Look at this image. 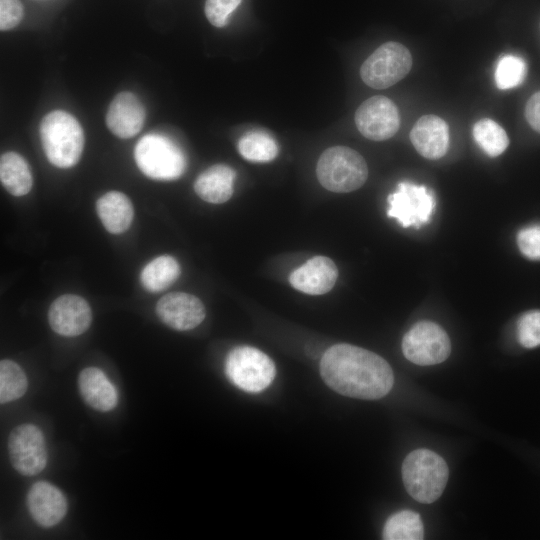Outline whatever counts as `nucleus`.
<instances>
[{
  "instance_id": "obj_10",
  "label": "nucleus",
  "mask_w": 540,
  "mask_h": 540,
  "mask_svg": "<svg viewBox=\"0 0 540 540\" xmlns=\"http://www.w3.org/2000/svg\"><path fill=\"white\" fill-rule=\"evenodd\" d=\"M8 452L13 468L24 476L40 473L47 463L45 438L32 424H22L11 431Z\"/></svg>"
},
{
  "instance_id": "obj_14",
  "label": "nucleus",
  "mask_w": 540,
  "mask_h": 540,
  "mask_svg": "<svg viewBox=\"0 0 540 540\" xmlns=\"http://www.w3.org/2000/svg\"><path fill=\"white\" fill-rule=\"evenodd\" d=\"M146 118L145 107L139 98L128 91L118 93L111 101L106 124L119 138L135 136L143 127Z\"/></svg>"
},
{
  "instance_id": "obj_28",
  "label": "nucleus",
  "mask_w": 540,
  "mask_h": 540,
  "mask_svg": "<svg viewBox=\"0 0 540 540\" xmlns=\"http://www.w3.org/2000/svg\"><path fill=\"white\" fill-rule=\"evenodd\" d=\"M517 337L525 348L540 345V311L534 310L523 314L517 323Z\"/></svg>"
},
{
  "instance_id": "obj_22",
  "label": "nucleus",
  "mask_w": 540,
  "mask_h": 540,
  "mask_svg": "<svg viewBox=\"0 0 540 540\" xmlns=\"http://www.w3.org/2000/svg\"><path fill=\"white\" fill-rule=\"evenodd\" d=\"M177 260L168 255L150 261L141 271L140 281L150 292H160L172 285L180 275Z\"/></svg>"
},
{
  "instance_id": "obj_12",
  "label": "nucleus",
  "mask_w": 540,
  "mask_h": 540,
  "mask_svg": "<svg viewBox=\"0 0 540 540\" xmlns=\"http://www.w3.org/2000/svg\"><path fill=\"white\" fill-rule=\"evenodd\" d=\"M156 313L164 324L178 331L197 327L206 315L202 301L184 292H173L161 297L156 305Z\"/></svg>"
},
{
  "instance_id": "obj_27",
  "label": "nucleus",
  "mask_w": 540,
  "mask_h": 540,
  "mask_svg": "<svg viewBox=\"0 0 540 540\" xmlns=\"http://www.w3.org/2000/svg\"><path fill=\"white\" fill-rule=\"evenodd\" d=\"M527 74V64L523 58L513 54H505L499 58L494 79L497 88L507 90L519 86Z\"/></svg>"
},
{
  "instance_id": "obj_8",
  "label": "nucleus",
  "mask_w": 540,
  "mask_h": 540,
  "mask_svg": "<svg viewBox=\"0 0 540 540\" xmlns=\"http://www.w3.org/2000/svg\"><path fill=\"white\" fill-rule=\"evenodd\" d=\"M402 351L410 362L429 366L443 362L451 352L447 333L438 324L420 321L404 335Z\"/></svg>"
},
{
  "instance_id": "obj_13",
  "label": "nucleus",
  "mask_w": 540,
  "mask_h": 540,
  "mask_svg": "<svg viewBox=\"0 0 540 540\" xmlns=\"http://www.w3.org/2000/svg\"><path fill=\"white\" fill-rule=\"evenodd\" d=\"M50 327L54 332L66 337L84 333L92 321L89 304L82 297L65 294L55 299L48 311Z\"/></svg>"
},
{
  "instance_id": "obj_24",
  "label": "nucleus",
  "mask_w": 540,
  "mask_h": 540,
  "mask_svg": "<svg viewBox=\"0 0 540 540\" xmlns=\"http://www.w3.org/2000/svg\"><path fill=\"white\" fill-rule=\"evenodd\" d=\"M237 147L240 155L251 162H270L278 155L276 141L264 132L255 131L243 135Z\"/></svg>"
},
{
  "instance_id": "obj_16",
  "label": "nucleus",
  "mask_w": 540,
  "mask_h": 540,
  "mask_svg": "<svg viewBox=\"0 0 540 540\" xmlns=\"http://www.w3.org/2000/svg\"><path fill=\"white\" fill-rule=\"evenodd\" d=\"M27 507L33 520L42 527L60 523L67 512V501L62 492L48 482H37L27 494Z\"/></svg>"
},
{
  "instance_id": "obj_18",
  "label": "nucleus",
  "mask_w": 540,
  "mask_h": 540,
  "mask_svg": "<svg viewBox=\"0 0 540 540\" xmlns=\"http://www.w3.org/2000/svg\"><path fill=\"white\" fill-rule=\"evenodd\" d=\"M78 388L83 400L94 410L108 412L117 405L115 387L103 371L96 367H87L80 372Z\"/></svg>"
},
{
  "instance_id": "obj_20",
  "label": "nucleus",
  "mask_w": 540,
  "mask_h": 540,
  "mask_svg": "<svg viewBox=\"0 0 540 540\" xmlns=\"http://www.w3.org/2000/svg\"><path fill=\"white\" fill-rule=\"evenodd\" d=\"M99 219L112 234L125 232L131 225L134 209L130 199L119 191H110L96 202Z\"/></svg>"
},
{
  "instance_id": "obj_9",
  "label": "nucleus",
  "mask_w": 540,
  "mask_h": 540,
  "mask_svg": "<svg viewBox=\"0 0 540 540\" xmlns=\"http://www.w3.org/2000/svg\"><path fill=\"white\" fill-rule=\"evenodd\" d=\"M387 201V215L405 228L428 223L435 207L434 195L427 187L408 181L400 182Z\"/></svg>"
},
{
  "instance_id": "obj_30",
  "label": "nucleus",
  "mask_w": 540,
  "mask_h": 540,
  "mask_svg": "<svg viewBox=\"0 0 540 540\" xmlns=\"http://www.w3.org/2000/svg\"><path fill=\"white\" fill-rule=\"evenodd\" d=\"M517 244L525 257L540 260V224L521 229L517 234Z\"/></svg>"
},
{
  "instance_id": "obj_21",
  "label": "nucleus",
  "mask_w": 540,
  "mask_h": 540,
  "mask_svg": "<svg viewBox=\"0 0 540 540\" xmlns=\"http://www.w3.org/2000/svg\"><path fill=\"white\" fill-rule=\"evenodd\" d=\"M0 179L3 187L13 196L28 194L33 178L28 163L16 152H6L0 159Z\"/></svg>"
},
{
  "instance_id": "obj_26",
  "label": "nucleus",
  "mask_w": 540,
  "mask_h": 540,
  "mask_svg": "<svg viewBox=\"0 0 540 540\" xmlns=\"http://www.w3.org/2000/svg\"><path fill=\"white\" fill-rule=\"evenodd\" d=\"M28 387L23 369L14 361L0 362V402L2 404L21 398Z\"/></svg>"
},
{
  "instance_id": "obj_3",
  "label": "nucleus",
  "mask_w": 540,
  "mask_h": 540,
  "mask_svg": "<svg viewBox=\"0 0 540 540\" xmlns=\"http://www.w3.org/2000/svg\"><path fill=\"white\" fill-rule=\"evenodd\" d=\"M444 459L428 449L409 453L402 464V479L407 492L420 503H432L443 493L448 481Z\"/></svg>"
},
{
  "instance_id": "obj_6",
  "label": "nucleus",
  "mask_w": 540,
  "mask_h": 540,
  "mask_svg": "<svg viewBox=\"0 0 540 540\" xmlns=\"http://www.w3.org/2000/svg\"><path fill=\"white\" fill-rule=\"evenodd\" d=\"M225 371L235 386L249 393L263 391L276 375L272 359L259 349L250 346L232 349L226 358Z\"/></svg>"
},
{
  "instance_id": "obj_11",
  "label": "nucleus",
  "mask_w": 540,
  "mask_h": 540,
  "mask_svg": "<svg viewBox=\"0 0 540 540\" xmlns=\"http://www.w3.org/2000/svg\"><path fill=\"white\" fill-rule=\"evenodd\" d=\"M355 123L364 137L374 141L387 140L399 129L398 108L385 96L370 97L357 108Z\"/></svg>"
},
{
  "instance_id": "obj_1",
  "label": "nucleus",
  "mask_w": 540,
  "mask_h": 540,
  "mask_svg": "<svg viewBox=\"0 0 540 540\" xmlns=\"http://www.w3.org/2000/svg\"><path fill=\"white\" fill-rule=\"evenodd\" d=\"M324 382L341 395L358 399H379L391 390L392 369L381 356L369 350L336 344L325 351L320 362Z\"/></svg>"
},
{
  "instance_id": "obj_17",
  "label": "nucleus",
  "mask_w": 540,
  "mask_h": 540,
  "mask_svg": "<svg viewBox=\"0 0 540 540\" xmlns=\"http://www.w3.org/2000/svg\"><path fill=\"white\" fill-rule=\"evenodd\" d=\"M410 140L421 156L431 160L439 159L448 150V125L436 115H424L414 124Z\"/></svg>"
},
{
  "instance_id": "obj_29",
  "label": "nucleus",
  "mask_w": 540,
  "mask_h": 540,
  "mask_svg": "<svg viewBox=\"0 0 540 540\" xmlns=\"http://www.w3.org/2000/svg\"><path fill=\"white\" fill-rule=\"evenodd\" d=\"M242 0H206L205 15L215 27L221 28L228 23L232 12L240 5Z\"/></svg>"
},
{
  "instance_id": "obj_2",
  "label": "nucleus",
  "mask_w": 540,
  "mask_h": 540,
  "mask_svg": "<svg viewBox=\"0 0 540 540\" xmlns=\"http://www.w3.org/2000/svg\"><path fill=\"white\" fill-rule=\"evenodd\" d=\"M40 137L51 164L70 168L78 163L83 152L84 133L71 114L63 110L46 114L40 123Z\"/></svg>"
},
{
  "instance_id": "obj_19",
  "label": "nucleus",
  "mask_w": 540,
  "mask_h": 540,
  "mask_svg": "<svg viewBox=\"0 0 540 540\" xmlns=\"http://www.w3.org/2000/svg\"><path fill=\"white\" fill-rule=\"evenodd\" d=\"M235 171L223 164H217L203 171L195 180L194 190L204 201L221 204L233 194Z\"/></svg>"
},
{
  "instance_id": "obj_25",
  "label": "nucleus",
  "mask_w": 540,
  "mask_h": 540,
  "mask_svg": "<svg viewBox=\"0 0 540 540\" xmlns=\"http://www.w3.org/2000/svg\"><path fill=\"white\" fill-rule=\"evenodd\" d=\"M472 133L476 143L490 157L499 156L509 145L505 130L490 118L477 121Z\"/></svg>"
},
{
  "instance_id": "obj_23",
  "label": "nucleus",
  "mask_w": 540,
  "mask_h": 540,
  "mask_svg": "<svg viewBox=\"0 0 540 540\" xmlns=\"http://www.w3.org/2000/svg\"><path fill=\"white\" fill-rule=\"evenodd\" d=\"M382 536L385 540L423 539L424 527L420 515L410 510L394 513L386 521Z\"/></svg>"
},
{
  "instance_id": "obj_31",
  "label": "nucleus",
  "mask_w": 540,
  "mask_h": 540,
  "mask_svg": "<svg viewBox=\"0 0 540 540\" xmlns=\"http://www.w3.org/2000/svg\"><path fill=\"white\" fill-rule=\"evenodd\" d=\"M23 6L19 0H0V29L7 31L17 26L23 17Z\"/></svg>"
},
{
  "instance_id": "obj_7",
  "label": "nucleus",
  "mask_w": 540,
  "mask_h": 540,
  "mask_svg": "<svg viewBox=\"0 0 540 540\" xmlns=\"http://www.w3.org/2000/svg\"><path fill=\"white\" fill-rule=\"evenodd\" d=\"M412 67V56L401 43L379 46L361 65L363 82L374 89L388 88L403 79Z\"/></svg>"
},
{
  "instance_id": "obj_4",
  "label": "nucleus",
  "mask_w": 540,
  "mask_h": 540,
  "mask_svg": "<svg viewBox=\"0 0 540 540\" xmlns=\"http://www.w3.org/2000/svg\"><path fill=\"white\" fill-rule=\"evenodd\" d=\"M316 174L320 184L336 193H348L360 188L367 180L365 159L352 148L334 146L318 159Z\"/></svg>"
},
{
  "instance_id": "obj_5",
  "label": "nucleus",
  "mask_w": 540,
  "mask_h": 540,
  "mask_svg": "<svg viewBox=\"0 0 540 540\" xmlns=\"http://www.w3.org/2000/svg\"><path fill=\"white\" fill-rule=\"evenodd\" d=\"M134 159L142 173L155 180L178 179L186 168L182 150L160 134L143 136L135 146Z\"/></svg>"
},
{
  "instance_id": "obj_32",
  "label": "nucleus",
  "mask_w": 540,
  "mask_h": 540,
  "mask_svg": "<svg viewBox=\"0 0 540 540\" xmlns=\"http://www.w3.org/2000/svg\"><path fill=\"white\" fill-rule=\"evenodd\" d=\"M525 117L528 124L540 133V91L534 93L527 101Z\"/></svg>"
},
{
  "instance_id": "obj_15",
  "label": "nucleus",
  "mask_w": 540,
  "mask_h": 540,
  "mask_svg": "<svg viewBox=\"0 0 540 540\" xmlns=\"http://www.w3.org/2000/svg\"><path fill=\"white\" fill-rule=\"evenodd\" d=\"M337 277L338 269L335 263L330 258L319 255L293 270L289 282L300 292L322 295L334 287Z\"/></svg>"
}]
</instances>
